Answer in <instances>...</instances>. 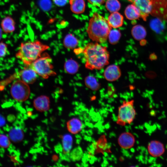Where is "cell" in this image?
Returning a JSON list of instances; mask_svg holds the SVG:
<instances>
[{
	"label": "cell",
	"mask_w": 167,
	"mask_h": 167,
	"mask_svg": "<svg viewBox=\"0 0 167 167\" xmlns=\"http://www.w3.org/2000/svg\"><path fill=\"white\" fill-rule=\"evenodd\" d=\"M85 67L91 70H100L109 63V54L107 48L98 43H89L83 50Z\"/></svg>",
	"instance_id": "cell-1"
},
{
	"label": "cell",
	"mask_w": 167,
	"mask_h": 167,
	"mask_svg": "<svg viewBox=\"0 0 167 167\" xmlns=\"http://www.w3.org/2000/svg\"><path fill=\"white\" fill-rule=\"evenodd\" d=\"M112 28L107 20L95 12L89 20L87 32L92 41L102 43L107 41Z\"/></svg>",
	"instance_id": "cell-2"
},
{
	"label": "cell",
	"mask_w": 167,
	"mask_h": 167,
	"mask_svg": "<svg viewBox=\"0 0 167 167\" xmlns=\"http://www.w3.org/2000/svg\"><path fill=\"white\" fill-rule=\"evenodd\" d=\"M49 48L48 45L39 41L21 43L16 57L26 66H29Z\"/></svg>",
	"instance_id": "cell-3"
},
{
	"label": "cell",
	"mask_w": 167,
	"mask_h": 167,
	"mask_svg": "<svg viewBox=\"0 0 167 167\" xmlns=\"http://www.w3.org/2000/svg\"><path fill=\"white\" fill-rule=\"evenodd\" d=\"M52 60L48 54H43L29 66L40 76L46 79L55 75L56 73L53 70Z\"/></svg>",
	"instance_id": "cell-4"
},
{
	"label": "cell",
	"mask_w": 167,
	"mask_h": 167,
	"mask_svg": "<svg viewBox=\"0 0 167 167\" xmlns=\"http://www.w3.org/2000/svg\"><path fill=\"white\" fill-rule=\"evenodd\" d=\"M134 101H124L119 107L117 123L123 126L130 124L134 119L136 114L134 107Z\"/></svg>",
	"instance_id": "cell-5"
},
{
	"label": "cell",
	"mask_w": 167,
	"mask_h": 167,
	"mask_svg": "<svg viewBox=\"0 0 167 167\" xmlns=\"http://www.w3.org/2000/svg\"><path fill=\"white\" fill-rule=\"evenodd\" d=\"M10 92L12 96L15 100L23 102L28 99L30 90L28 84L22 80H17L12 84Z\"/></svg>",
	"instance_id": "cell-6"
},
{
	"label": "cell",
	"mask_w": 167,
	"mask_h": 167,
	"mask_svg": "<svg viewBox=\"0 0 167 167\" xmlns=\"http://www.w3.org/2000/svg\"><path fill=\"white\" fill-rule=\"evenodd\" d=\"M139 10L140 17L146 21L152 10V3L151 0H128Z\"/></svg>",
	"instance_id": "cell-7"
},
{
	"label": "cell",
	"mask_w": 167,
	"mask_h": 167,
	"mask_svg": "<svg viewBox=\"0 0 167 167\" xmlns=\"http://www.w3.org/2000/svg\"><path fill=\"white\" fill-rule=\"evenodd\" d=\"M121 75V72L119 67L114 64L108 66L104 73V76L105 79L110 82L118 80Z\"/></svg>",
	"instance_id": "cell-8"
},
{
	"label": "cell",
	"mask_w": 167,
	"mask_h": 167,
	"mask_svg": "<svg viewBox=\"0 0 167 167\" xmlns=\"http://www.w3.org/2000/svg\"><path fill=\"white\" fill-rule=\"evenodd\" d=\"M148 149L149 154L152 156L157 157L161 156L165 152L164 144L161 142L152 140L148 143Z\"/></svg>",
	"instance_id": "cell-9"
},
{
	"label": "cell",
	"mask_w": 167,
	"mask_h": 167,
	"mask_svg": "<svg viewBox=\"0 0 167 167\" xmlns=\"http://www.w3.org/2000/svg\"><path fill=\"white\" fill-rule=\"evenodd\" d=\"M50 103V100L48 97L45 95H41L34 100L33 105L37 111L44 112L49 109Z\"/></svg>",
	"instance_id": "cell-10"
},
{
	"label": "cell",
	"mask_w": 167,
	"mask_h": 167,
	"mask_svg": "<svg viewBox=\"0 0 167 167\" xmlns=\"http://www.w3.org/2000/svg\"><path fill=\"white\" fill-rule=\"evenodd\" d=\"M37 73L31 67L26 66L19 73L21 80L28 84L34 83L37 78Z\"/></svg>",
	"instance_id": "cell-11"
},
{
	"label": "cell",
	"mask_w": 167,
	"mask_h": 167,
	"mask_svg": "<svg viewBox=\"0 0 167 167\" xmlns=\"http://www.w3.org/2000/svg\"><path fill=\"white\" fill-rule=\"evenodd\" d=\"M135 142L133 135L129 132L122 133L118 139V142L120 146L127 149L132 148Z\"/></svg>",
	"instance_id": "cell-12"
},
{
	"label": "cell",
	"mask_w": 167,
	"mask_h": 167,
	"mask_svg": "<svg viewBox=\"0 0 167 167\" xmlns=\"http://www.w3.org/2000/svg\"><path fill=\"white\" fill-rule=\"evenodd\" d=\"M66 127L70 133L73 134H76L83 129V123L79 119L73 118L67 122Z\"/></svg>",
	"instance_id": "cell-13"
},
{
	"label": "cell",
	"mask_w": 167,
	"mask_h": 167,
	"mask_svg": "<svg viewBox=\"0 0 167 167\" xmlns=\"http://www.w3.org/2000/svg\"><path fill=\"white\" fill-rule=\"evenodd\" d=\"M107 20L109 25L112 28H117L122 25L123 17L119 12H114L109 16Z\"/></svg>",
	"instance_id": "cell-14"
},
{
	"label": "cell",
	"mask_w": 167,
	"mask_h": 167,
	"mask_svg": "<svg viewBox=\"0 0 167 167\" xmlns=\"http://www.w3.org/2000/svg\"><path fill=\"white\" fill-rule=\"evenodd\" d=\"M15 23L13 19L10 16L3 18L1 22V26L3 31L6 33H10L15 30Z\"/></svg>",
	"instance_id": "cell-15"
},
{
	"label": "cell",
	"mask_w": 167,
	"mask_h": 167,
	"mask_svg": "<svg viewBox=\"0 0 167 167\" xmlns=\"http://www.w3.org/2000/svg\"><path fill=\"white\" fill-rule=\"evenodd\" d=\"M73 139L72 136L69 134L63 135L62 138V144L63 152L65 155H68L72 147Z\"/></svg>",
	"instance_id": "cell-16"
},
{
	"label": "cell",
	"mask_w": 167,
	"mask_h": 167,
	"mask_svg": "<svg viewBox=\"0 0 167 167\" xmlns=\"http://www.w3.org/2000/svg\"><path fill=\"white\" fill-rule=\"evenodd\" d=\"M9 137L13 142L18 143L21 142L24 139V133L23 130L18 127H15L9 132Z\"/></svg>",
	"instance_id": "cell-17"
},
{
	"label": "cell",
	"mask_w": 167,
	"mask_h": 167,
	"mask_svg": "<svg viewBox=\"0 0 167 167\" xmlns=\"http://www.w3.org/2000/svg\"><path fill=\"white\" fill-rule=\"evenodd\" d=\"M71 9L74 13L79 14L84 12L85 4L84 0H69Z\"/></svg>",
	"instance_id": "cell-18"
},
{
	"label": "cell",
	"mask_w": 167,
	"mask_h": 167,
	"mask_svg": "<svg viewBox=\"0 0 167 167\" xmlns=\"http://www.w3.org/2000/svg\"><path fill=\"white\" fill-rule=\"evenodd\" d=\"M126 17L130 20H135L140 17V12L139 9L133 4L128 6L125 11Z\"/></svg>",
	"instance_id": "cell-19"
},
{
	"label": "cell",
	"mask_w": 167,
	"mask_h": 167,
	"mask_svg": "<svg viewBox=\"0 0 167 167\" xmlns=\"http://www.w3.org/2000/svg\"><path fill=\"white\" fill-rule=\"evenodd\" d=\"M150 26L152 30L158 34L161 33L165 29V23L159 18L152 19L150 22Z\"/></svg>",
	"instance_id": "cell-20"
},
{
	"label": "cell",
	"mask_w": 167,
	"mask_h": 167,
	"mask_svg": "<svg viewBox=\"0 0 167 167\" xmlns=\"http://www.w3.org/2000/svg\"><path fill=\"white\" fill-rule=\"evenodd\" d=\"M131 33L133 37L138 41L143 40L147 34L145 28L139 25H135L133 27Z\"/></svg>",
	"instance_id": "cell-21"
},
{
	"label": "cell",
	"mask_w": 167,
	"mask_h": 167,
	"mask_svg": "<svg viewBox=\"0 0 167 167\" xmlns=\"http://www.w3.org/2000/svg\"><path fill=\"white\" fill-rule=\"evenodd\" d=\"M64 46L68 49H73L76 47L78 44V40L71 34H67L63 41Z\"/></svg>",
	"instance_id": "cell-22"
},
{
	"label": "cell",
	"mask_w": 167,
	"mask_h": 167,
	"mask_svg": "<svg viewBox=\"0 0 167 167\" xmlns=\"http://www.w3.org/2000/svg\"><path fill=\"white\" fill-rule=\"evenodd\" d=\"M79 66L78 63L72 59H69L65 63L64 68L66 71L70 74H74L77 72Z\"/></svg>",
	"instance_id": "cell-23"
},
{
	"label": "cell",
	"mask_w": 167,
	"mask_h": 167,
	"mask_svg": "<svg viewBox=\"0 0 167 167\" xmlns=\"http://www.w3.org/2000/svg\"><path fill=\"white\" fill-rule=\"evenodd\" d=\"M86 86L92 90H97L100 88V85L96 79L93 76L89 75L85 79Z\"/></svg>",
	"instance_id": "cell-24"
},
{
	"label": "cell",
	"mask_w": 167,
	"mask_h": 167,
	"mask_svg": "<svg viewBox=\"0 0 167 167\" xmlns=\"http://www.w3.org/2000/svg\"><path fill=\"white\" fill-rule=\"evenodd\" d=\"M105 6L110 12H118L120 9L121 4L118 0H107Z\"/></svg>",
	"instance_id": "cell-25"
},
{
	"label": "cell",
	"mask_w": 167,
	"mask_h": 167,
	"mask_svg": "<svg viewBox=\"0 0 167 167\" xmlns=\"http://www.w3.org/2000/svg\"><path fill=\"white\" fill-rule=\"evenodd\" d=\"M83 155V151L80 146L74 148L69 154V156L71 160L74 161L79 160Z\"/></svg>",
	"instance_id": "cell-26"
},
{
	"label": "cell",
	"mask_w": 167,
	"mask_h": 167,
	"mask_svg": "<svg viewBox=\"0 0 167 167\" xmlns=\"http://www.w3.org/2000/svg\"><path fill=\"white\" fill-rule=\"evenodd\" d=\"M121 36L120 31L117 29H114L111 30L108 36L109 43L112 45H115L118 43Z\"/></svg>",
	"instance_id": "cell-27"
},
{
	"label": "cell",
	"mask_w": 167,
	"mask_h": 167,
	"mask_svg": "<svg viewBox=\"0 0 167 167\" xmlns=\"http://www.w3.org/2000/svg\"><path fill=\"white\" fill-rule=\"evenodd\" d=\"M11 144L9 138L3 134H0V147L4 148H8Z\"/></svg>",
	"instance_id": "cell-28"
},
{
	"label": "cell",
	"mask_w": 167,
	"mask_h": 167,
	"mask_svg": "<svg viewBox=\"0 0 167 167\" xmlns=\"http://www.w3.org/2000/svg\"><path fill=\"white\" fill-rule=\"evenodd\" d=\"M7 46L6 44L3 42H0V58L4 57L6 54Z\"/></svg>",
	"instance_id": "cell-29"
},
{
	"label": "cell",
	"mask_w": 167,
	"mask_h": 167,
	"mask_svg": "<svg viewBox=\"0 0 167 167\" xmlns=\"http://www.w3.org/2000/svg\"><path fill=\"white\" fill-rule=\"evenodd\" d=\"M93 5L99 6L103 4L106 0H88Z\"/></svg>",
	"instance_id": "cell-30"
},
{
	"label": "cell",
	"mask_w": 167,
	"mask_h": 167,
	"mask_svg": "<svg viewBox=\"0 0 167 167\" xmlns=\"http://www.w3.org/2000/svg\"><path fill=\"white\" fill-rule=\"evenodd\" d=\"M54 3L59 6H62L65 5L69 1V0H52Z\"/></svg>",
	"instance_id": "cell-31"
},
{
	"label": "cell",
	"mask_w": 167,
	"mask_h": 167,
	"mask_svg": "<svg viewBox=\"0 0 167 167\" xmlns=\"http://www.w3.org/2000/svg\"><path fill=\"white\" fill-rule=\"evenodd\" d=\"M121 152L123 155L125 156L126 157H129L130 154L127 150H126V149L122 148H121Z\"/></svg>",
	"instance_id": "cell-32"
},
{
	"label": "cell",
	"mask_w": 167,
	"mask_h": 167,
	"mask_svg": "<svg viewBox=\"0 0 167 167\" xmlns=\"http://www.w3.org/2000/svg\"><path fill=\"white\" fill-rule=\"evenodd\" d=\"M149 58L151 61L155 60L157 59V56L154 53H152L150 55Z\"/></svg>",
	"instance_id": "cell-33"
},
{
	"label": "cell",
	"mask_w": 167,
	"mask_h": 167,
	"mask_svg": "<svg viewBox=\"0 0 167 167\" xmlns=\"http://www.w3.org/2000/svg\"><path fill=\"white\" fill-rule=\"evenodd\" d=\"M5 123V121L4 118L0 115V126H2Z\"/></svg>",
	"instance_id": "cell-34"
},
{
	"label": "cell",
	"mask_w": 167,
	"mask_h": 167,
	"mask_svg": "<svg viewBox=\"0 0 167 167\" xmlns=\"http://www.w3.org/2000/svg\"><path fill=\"white\" fill-rule=\"evenodd\" d=\"M113 120L114 121L117 122L118 120V118L117 117L115 114L113 113L112 114V117Z\"/></svg>",
	"instance_id": "cell-35"
},
{
	"label": "cell",
	"mask_w": 167,
	"mask_h": 167,
	"mask_svg": "<svg viewBox=\"0 0 167 167\" xmlns=\"http://www.w3.org/2000/svg\"><path fill=\"white\" fill-rule=\"evenodd\" d=\"M112 136L116 137V135L114 132H112L109 134V138H111Z\"/></svg>",
	"instance_id": "cell-36"
},
{
	"label": "cell",
	"mask_w": 167,
	"mask_h": 167,
	"mask_svg": "<svg viewBox=\"0 0 167 167\" xmlns=\"http://www.w3.org/2000/svg\"><path fill=\"white\" fill-rule=\"evenodd\" d=\"M104 126L105 128L106 129H108L110 127V124L109 123H107Z\"/></svg>",
	"instance_id": "cell-37"
},
{
	"label": "cell",
	"mask_w": 167,
	"mask_h": 167,
	"mask_svg": "<svg viewBox=\"0 0 167 167\" xmlns=\"http://www.w3.org/2000/svg\"><path fill=\"white\" fill-rule=\"evenodd\" d=\"M107 143V149H109L110 148L112 144L111 143Z\"/></svg>",
	"instance_id": "cell-38"
},
{
	"label": "cell",
	"mask_w": 167,
	"mask_h": 167,
	"mask_svg": "<svg viewBox=\"0 0 167 167\" xmlns=\"http://www.w3.org/2000/svg\"><path fill=\"white\" fill-rule=\"evenodd\" d=\"M103 153L104 156H105V157H107L108 156V154L107 152H103Z\"/></svg>",
	"instance_id": "cell-39"
},
{
	"label": "cell",
	"mask_w": 167,
	"mask_h": 167,
	"mask_svg": "<svg viewBox=\"0 0 167 167\" xmlns=\"http://www.w3.org/2000/svg\"><path fill=\"white\" fill-rule=\"evenodd\" d=\"M88 131L91 135H92L93 134V131L92 130L89 129Z\"/></svg>",
	"instance_id": "cell-40"
},
{
	"label": "cell",
	"mask_w": 167,
	"mask_h": 167,
	"mask_svg": "<svg viewBox=\"0 0 167 167\" xmlns=\"http://www.w3.org/2000/svg\"><path fill=\"white\" fill-rule=\"evenodd\" d=\"M103 163H104V164L107 165L109 164V162L107 161V160H104Z\"/></svg>",
	"instance_id": "cell-41"
},
{
	"label": "cell",
	"mask_w": 167,
	"mask_h": 167,
	"mask_svg": "<svg viewBox=\"0 0 167 167\" xmlns=\"http://www.w3.org/2000/svg\"><path fill=\"white\" fill-rule=\"evenodd\" d=\"M108 113L107 111V112L104 113H103V117H107L108 116Z\"/></svg>",
	"instance_id": "cell-42"
},
{
	"label": "cell",
	"mask_w": 167,
	"mask_h": 167,
	"mask_svg": "<svg viewBox=\"0 0 167 167\" xmlns=\"http://www.w3.org/2000/svg\"><path fill=\"white\" fill-rule=\"evenodd\" d=\"M2 30L1 29V28H0V40L2 38Z\"/></svg>",
	"instance_id": "cell-43"
},
{
	"label": "cell",
	"mask_w": 167,
	"mask_h": 167,
	"mask_svg": "<svg viewBox=\"0 0 167 167\" xmlns=\"http://www.w3.org/2000/svg\"><path fill=\"white\" fill-rule=\"evenodd\" d=\"M101 166L102 167H106L107 165L104 164L103 163H101Z\"/></svg>",
	"instance_id": "cell-44"
},
{
	"label": "cell",
	"mask_w": 167,
	"mask_h": 167,
	"mask_svg": "<svg viewBox=\"0 0 167 167\" xmlns=\"http://www.w3.org/2000/svg\"><path fill=\"white\" fill-rule=\"evenodd\" d=\"M107 159H108V160H109L110 161H111L112 160H113V158L111 157H109V156L107 157Z\"/></svg>",
	"instance_id": "cell-45"
},
{
	"label": "cell",
	"mask_w": 167,
	"mask_h": 167,
	"mask_svg": "<svg viewBox=\"0 0 167 167\" xmlns=\"http://www.w3.org/2000/svg\"><path fill=\"white\" fill-rule=\"evenodd\" d=\"M108 111L112 113L113 112V109L112 108H111L110 109H108Z\"/></svg>",
	"instance_id": "cell-46"
},
{
	"label": "cell",
	"mask_w": 167,
	"mask_h": 167,
	"mask_svg": "<svg viewBox=\"0 0 167 167\" xmlns=\"http://www.w3.org/2000/svg\"><path fill=\"white\" fill-rule=\"evenodd\" d=\"M130 150L132 152H134L135 151V150H134V149L133 148H130Z\"/></svg>",
	"instance_id": "cell-47"
},
{
	"label": "cell",
	"mask_w": 167,
	"mask_h": 167,
	"mask_svg": "<svg viewBox=\"0 0 167 167\" xmlns=\"http://www.w3.org/2000/svg\"><path fill=\"white\" fill-rule=\"evenodd\" d=\"M89 165L88 164H87V163H84V167H88V166Z\"/></svg>",
	"instance_id": "cell-48"
},
{
	"label": "cell",
	"mask_w": 167,
	"mask_h": 167,
	"mask_svg": "<svg viewBox=\"0 0 167 167\" xmlns=\"http://www.w3.org/2000/svg\"><path fill=\"white\" fill-rule=\"evenodd\" d=\"M101 158L100 157H99V158H97V161L98 162H100L101 161Z\"/></svg>",
	"instance_id": "cell-49"
},
{
	"label": "cell",
	"mask_w": 167,
	"mask_h": 167,
	"mask_svg": "<svg viewBox=\"0 0 167 167\" xmlns=\"http://www.w3.org/2000/svg\"><path fill=\"white\" fill-rule=\"evenodd\" d=\"M96 141H95V139H94L93 138L92 139V143L94 142H95Z\"/></svg>",
	"instance_id": "cell-50"
},
{
	"label": "cell",
	"mask_w": 167,
	"mask_h": 167,
	"mask_svg": "<svg viewBox=\"0 0 167 167\" xmlns=\"http://www.w3.org/2000/svg\"><path fill=\"white\" fill-rule=\"evenodd\" d=\"M103 160H106L107 159L106 158V157H105V156H103Z\"/></svg>",
	"instance_id": "cell-51"
},
{
	"label": "cell",
	"mask_w": 167,
	"mask_h": 167,
	"mask_svg": "<svg viewBox=\"0 0 167 167\" xmlns=\"http://www.w3.org/2000/svg\"><path fill=\"white\" fill-rule=\"evenodd\" d=\"M120 158H121V160L122 161H123L124 159V158L122 156H121Z\"/></svg>",
	"instance_id": "cell-52"
},
{
	"label": "cell",
	"mask_w": 167,
	"mask_h": 167,
	"mask_svg": "<svg viewBox=\"0 0 167 167\" xmlns=\"http://www.w3.org/2000/svg\"><path fill=\"white\" fill-rule=\"evenodd\" d=\"M111 157L112 158H113L114 157H115L114 155H112L111 156Z\"/></svg>",
	"instance_id": "cell-53"
},
{
	"label": "cell",
	"mask_w": 167,
	"mask_h": 167,
	"mask_svg": "<svg viewBox=\"0 0 167 167\" xmlns=\"http://www.w3.org/2000/svg\"><path fill=\"white\" fill-rule=\"evenodd\" d=\"M109 167H111H111H113V166L111 165H109Z\"/></svg>",
	"instance_id": "cell-54"
}]
</instances>
